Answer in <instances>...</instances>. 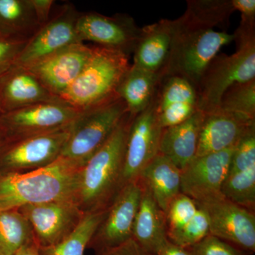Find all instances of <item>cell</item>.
Here are the masks:
<instances>
[{"label":"cell","instance_id":"2e32d148","mask_svg":"<svg viewBox=\"0 0 255 255\" xmlns=\"http://www.w3.org/2000/svg\"><path fill=\"white\" fill-rule=\"evenodd\" d=\"M92 51L93 46L75 43L25 68L33 73L52 95L59 98L78 78Z\"/></svg>","mask_w":255,"mask_h":255},{"label":"cell","instance_id":"8d00e7d4","mask_svg":"<svg viewBox=\"0 0 255 255\" xmlns=\"http://www.w3.org/2000/svg\"><path fill=\"white\" fill-rule=\"evenodd\" d=\"M157 255H191V253L188 248L176 246L167 241Z\"/></svg>","mask_w":255,"mask_h":255},{"label":"cell","instance_id":"e575fe53","mask_svg":"<svg viewBox=\"0 0 255 255\" xmlns=\"http://www.w3.org/2000/svg\"><path fill=\"white\" fill-rule=\"evenodd\" d=\"M31 1L43 26L49 21L52 7L55 1L53 0H31Z\"/></svg>","mask_w":255,"mask_h":255},{"label":"cell","instance_id":"f546056e","mask_svg":"<svg viewBox=\"0 0 255 255\" xmlns=\"http://www.w3.org/2000/svg\"><path fill=\"white\" fill-rule=\"evenodd\" d=\"M199 207L195 201L180 192L172 201L166 211L167 239L180 231L190 222Z\"/></svg>","mask_w":255,"mask_h":255},{"label":"cell","instance_id":"f35d334b","mask_svg":"<svg viewBox=\"0 0 255 255\" xmlns=\"http://www.w3.org/2000/svg\"><path fill=\"white\" fill-rule=\"evenodd\" d=\"M1 145H2V143H1V140H0V150H1Z\"/></svg>","mask_w":255,"mask_h":255},{"label":"cell","instance_id":"4316f807","mask_svg":"<svg viewBox=\"0 0 255 255\" xmlns=\"http://www.w3.org/2000/svg\"><path fill=\"white\" fill-rule=\"evenodd\" d=\"M107 209L86 213L73 232L63 241L47 247H39V255H84L96 231L105 219Z\"/></svg>","mask_w":255,"mask_h":255},{"label":"cell","instance_id":"83f0119b","mask_svg":"<svg viewBox=\"0 0 255 255\" xmlns=\"http://www.w3.org/2000/svg\"><path fill=\"white\" fill-rule=\"evenodd\" d=\"M35 241L29 223L18 209L0 211V255H15Z\"/></svg>","mask_w":255,"mask_h":255},{"label":"cell","instance_id":"3957f363","mask_svg":"<svg viewBox=\"0 0 255 255\" xmlns=\"http://www.w3.org/2000/svg\"><path fill=\"white\" fill-rule=\"evenodd\" d=\"M132 118L128 113L105 145L80 169L76 201L85 214L107 209L121 190Z\"/></svg>","mask_w":255,"mask_h":255},{"label":"cell","instance_id":"e0dca14e","mask_svg":"<svg viewBox=\"0 0 255 255\" xmlns=\"http://www.w3.org/2000/svg\"><path fill=\"white\" fill-rule=\"evenodd\" d=\"M222 194L228 200L255 212V130L235 147Z\"/></svg>","mask_w":255,"mask_h":255},{"label":"cell","instance_id":"8992f818","mask_svg":"<svg viewBox=\"0 0 255 255\" xmlns=\"http://www.w3.org/2000/svg\"><path fill=\"white\" fill-rule=\"evenodd\" d=\"M128 113L127 106L119 95L82 111L72 124L62 157L82 167L105 145Z\"/></svg>","mask_w":255,"mask_h":255},{"label":"cell","instance_id":"9a60e30c","mask_svg":"<svg viewBox=\"0 0 255 255\" xmlns=\"http://www.w3.org/2000/svg\"><path fill=\"white\" fill-rule=\"evenodd\" d=\"M234 149L199 156L191 161L182 171L181 192L196 202L223 197V184Z\"/></svg>","mask_w":255,"mask_h":255},{"label":"cell","instance_id":"1f68e13d","mask_svg":"<svg viewBox=\"0 0 255 255\" xmlns=\"http://www.w3.org/2000/svg\"><path fill=\"white\" fill-rule=\"evenodd\" d=\"M188 249L191 255H251L211 234Z\"/></svg>","mask_w":255,"mask_h":255},{"label":"cell","instance_id":"30bf717a","mask_svg":"<svg viewBox=\"0 0 255 255\" xmlns=\"http://www.w3.org/2000/svg\"><path fill=\"white\" fill-rule=\"evenodd\" d=\"M142 185L136 179L124 186L107 208L87 248L95 253L118 246L132 238V228L140 205Z\"/></svg>","mask_w":255,"mask_h":255},{"label":"cell","instance_id":"484cf974","mask_svg":"<svg viewBox=\"0 0 255 255\" xmlns=\"http://www.w3.org/2000/svg\"><path fill=\"white\" fill-rule=\"evenodd\" d=\"M162 78L159 74L130 65L119 85L117 95L125 102L131 117L141 113L152 103Z\"/></svg>","mask_w":255,"mask_h":255},{"label":"cell","instance_id":"d6a6232c","mask_svg":"<svg viewBox=\"0 0 255 255\" xmlns=\"http://www.w3.org/2000/svg\"><path fill=\"white\" fill-rule=\"evenodd\" d=\"M27 42L0 37V76L15 65Z\"/></svg>","mask_w":255,"mask_h":255},{"label":"cell","instance_id":"d590c367","mask_svg":"<svg viewBox=\"0 0 255 255\" xmlns=\"http://www.w3.org/2000/svg\"><path fill=\"white\" fill-rule=\"evenodd\" d=\"M234 11L242 14H255V0H231Z\"/></svg>","mask_w":255,"mask_h":255},{"label":"cell","instance_id":"d4e9b609","mask_svg":"<svg viewBox=\"0 0 255 255\" xmlns=\"http://www.w3.org/2000/svg\"><path fill=\"white\" fill-rule=\"evenodd\" d=\"M42 27L31 0H0V37L28 41Z\"/></svg>","mask_w":255,"mask_h":255},{"label":"cell","instance_id":"4fadbf2b","mask_svg":"<svg viewBox=\"0 0 255 255\" xmlns=\"http://www.w3.org/2000/svg\"><path fill=\"white\" fill-rule=\"evenodd\" d=\"M80 41L118 50L130 56L140 38L141 28L127 14L107 16L96 12L80 14L76 24Z\"/></svg>","mask_w":255,"mask_h":255},{"label":"cell","instance_id":"d6986e66","mask_svg":"<svg viewBox=\"0 0 255 255\" xmlns=\"http://www.w3.org/2000/svg\"><path fill=\"white\" fill-rule=\"evenodd\" d=\"M155 101L156 113L162 128L182 123L199 111L195 87L179 76L162 77Z\"/></svg>","mask_w":255,"mask_h":255},{"label":"cell","instance_id":"cb8c5ba5","mask_svg":"<svg viewBox=\"0 0 255 255\" xmlns=\"http://www.w3.org/2000/svg\"><path fill=\"white\" fill-rule=\"evenodd\" d=\"M181 176L182 170L159 153L146 166L138 178L166 213L170 203L181 192Z\"/></svg>","mask_w":255,"mask_h":255},{"label":"cell","instance_id":"ba28073f","mask_svg":"<svg viewBox=\"0 0 255 255\" xmlns=\"http://www.w3.org/2000/svg\"><path fill=\"white\" fill-rule=\"evenodd\" d=\"M71 125L1 145L0 168L2 174L24 173L53 163L61 156Z\"/></svg>","mask_w":255,"mask_h":255},{"label":"cell","instance_id":"9c48e42d","mask_svg":"<svg viewBox=\"0 0 255 255\" xmlns=\"http://www.w3.org/2000/svg\"><path fill=\"white\" fill-rule=\"evenodd\" d=\"M196 204L207 216L210 234L251 255L254 254V211L235 204L224 196Z\"/></svg>","mask_w":255,"mask_h":255},{"label":"cell","instance_id":"ac0fdd59","mask_svg":"<svg viewBox=\"0 0 255 255\" xmlns=\"http://www.w3.org/2000/svg\"><path fill=\"white\" fill-rule=\"evenodd\" d=\"M253 130V119L219 109L204 113L196 157L234 148Z\"/></svg>","mask_w":255,"mask_h":255},{"label":"cell","instance_id":"74e56055","mask_svg":"<svg viewBox=\"0 0 255 255\" xmlns=\"http://www.w3.org/2000/svg\"><path fill=\"white\" fill-rule=\"evenodd\" d=\"M38 248L39 247L35 241L20 250L15 255H38Z\"/></svg>","mask_w":255,"mask_h":255},{"label":"cell","instance_id":"5bb4252c","mask_svg":"<svg viewBox=\"0 0 255 255\" xmlns=\"http://www.w3.org/2000/svg\"><path fill=\"white\" fill-rule=\"evenodd\" d=\"M80 14L73 5H65L28 40L15 65L25 68L70 45L82 43L76 30Z\"/></svg>","mask_w":255,"mask_h":255},{"label":"cell","instance_id":"603a6c76","mask_svg":"<svg viewBox=\"0 0 255 255\" xmlns=\"http://www.w3.org/2000/svg\"><path fill=\"white\" fill-rule=\"evenodd\" d=\"M142 185L141 199L132 228V238L146 251L157 255L168 241L167 216L148 189Z\"/></svg>","mask_w":255,"mask_h":255},{"label":"cell","instance_id":"836d02e7","mask_svg":"<svg viewBox=\"0 0 255 255\" xmlns=\"http://www.w3.org/2000/svg\"><path fill=\"white\" fill-rule=\"evenodd\" d=\"M95 255H156L144 250L135 240L128 241L118 246L95 253Z\"/></svg>","mask_w":255,"mask_h":255},{"label":"cell","instance_id":"7c38bea8","mask_svg":"<svg viewBox=\"0 0 255 255\" xmlns=\"http://www.w3.org/2000/svg\"><path fill=\"white\" fill-rule=\"evenodd\" d=\"M18 210L29 223L38 247L53 246L63 241L85 215L76 201L72 200L25 206Z\"/></svg>","mask_w":255,"mask_h":255},{"label":"cell","instance_id":"8fae6325","mask_svg":"<svg viewBox=\"0 0 255 255\" xmlns=\"http://www.w3.org/2000/svg\"><path fill=\"white\" fill-rule=\"evenodd\" d=\"M155 99L147 108L132 118L128 135L121 189L138 179L146 166L159 153L163 128L157 119Z\"/></svg>","mask_w":255,"mask_h":255},{"label":"cell","instance_id":"f1b7e54d","mask_svg":"<svg viewBox=\"0 0 255 255\" xmlns=\"http://www.w3.org/2000/svg\"><path fill=\"white\" fill-rule=\"evenodd\" d=\"M219 110L255 120V80L230 87L221 99Z\"/></svg>","mask_w":255,"mask_h":255},{"label":"cell","instance_id":"4dcf8cb0","mask_svg":"<svg viewBox=\"0 0 255 255\" xmlns=\"http://www.w3.org/2000/svg\"><path fill=\"white\" fill-rule=\"evenodd\" d=\"M210 234L209 222L206 213L199 208L190 222L180 231L171 236L168 241L184 248H189Z\"/></svg>","mask_w":255,"mask_h":255},{"label":"cell","instance_id":"ffe728a7","mask_svg":"<svg viewBox=\"0 0 255 255\" xmlns=\"http://www.w3.org/2000/svg\"><path fill=\"white\" fill-rule=\"evenodd\" d=\"M27 69L14 65L0 76V114L43 102H58Z\"/></svg>","mask_w":255,"mask_h":255},{"label":"cell","instance_id":"5b68a950","mask_svg":"<svg viewBox=\"0 0 255 255\" xmlns=\"http://www.w3.org/2000/svg\"><path fill=\"white\" fill-rule=\"evenodd\" d=\"M233 36L236 53L216 55L196 87L198 109L203 113L219 110L225 92L235 84L255 80V36Z\"/></svg>","mask_w":255,"mask_h":255},{"label":"cell","instance_id":"7402d4cb","mask_svg":"<svg viewBox=\"0 0 255 255\" xmlns=\"http://www.w3.org/2000/svg\"><path fill=\"white\" fill-rule=\"evenodd\" d=\"M204 113L196 112L182 123L162 129L159 154L183 170L195 158Z\"/></svg>","mask_w":255,"mask_h":255},{"label":"cell","instance_id":"277c9868","mask_svg":"<svg viewBox=\"0 0 255 255\" xmlns=\"http://www.w3.org/2000/svg\"><path fill=\"white\" fill-rule=\"evenodd\" d=\"M129 55L100 46L75 81L60 96L64 103L82 112L114 98L130 68Z\"/></svg>","mask_w":255,"mask_h":255},{"label":"cell","instance_id":"6da1fadb","mask_svg":"<svg viewBox=\"0 0 255 255\" xmlns=\"http://www.w3.org/2000/svg\"><path fill=\"white\" fill-rule=\"evenodd\" d=\"M233 12L229 0L187 1L184 14L173 20L172 48L164 76L181 77L196 90L221 48L234 40L233 34L214 29L225 27Z\"/></svg>","mask_w":255,"mask_h":255},{"label":"cell","instance_id":"7a4b0ae2","mask_svg":"<svg viewBox=\"0 0 255 255\" xmlns=\"http://www.w3.org/2000/svg\"><path fill=\"white\" fill-rule=\"evenodd\" d=\"M81 168L60 156L41 169L0 174V211L51 201H76Z\"/></svg>","mask_w":255,"mask_h":255},{"label":"cell","instance_id":"44dd1931","mask_svg":"<svg viewBox=\"0 0 255 255\" xmlns=\"http://www.w3.org/2000/svg\"><path fill=\"white\" fill-rule=\"evenodd\" d=\"M173 37V20L161 19L141 28L133 53L132 65L164 76Z\"/></svg>","mask_w":255,"mask_h":255},{"label":"cell","instance_id":"52a82bcc","mask_svg":"<svg viewBox=\"0 0 255 255\" xmlns=\"http://www.w3.org/2000/svg\"><path fill=\"white\" fill-rule=\"evenodd\" d=\"M81 112L58 102H43L0 114L2 145L68 127Z\"/></svg>","mask_w":255,"mask_h":255}]
</instances>
